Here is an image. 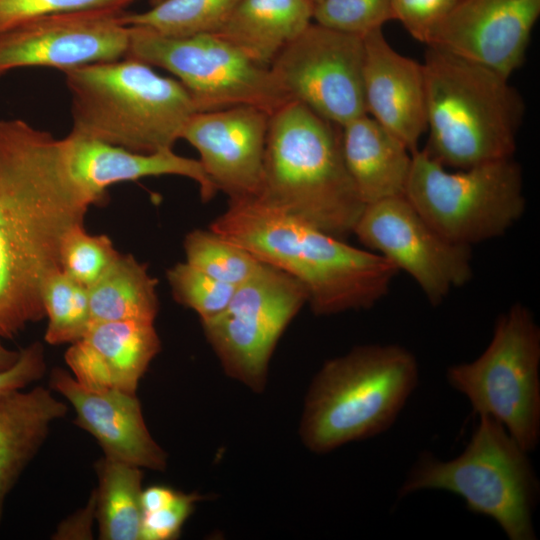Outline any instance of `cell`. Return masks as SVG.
Instances as JSON below:
<instances>
[{"label":"cell","instance_id":"obj_4","mask_svg":"<svg viewBox=\"0 0 540 540\" xmlns=\"http://www.w3.org/2000/svg\"><path fill=\"white\" fill-rule=\"evenodd\" d=\"M422 67L429 131L424 149L455 169L512 158L525 104L509 78L431 47Z\"/></svg>","mask_w":540,"mask_h":540},{"label":"cell","instance_id":"obj_30","mask_svg":"<svg viewBox=\"0 0 540 540\" xmlns=\"http://www.w3.org/2000/svg\"><path fill=\"white\" fill-rule=\"evenodd\" d=\"M167 280L174 299L195 311L200 321L221 313L236 288L210 277L187 262L177 263L168 269Z\"/></svg>","mask_w":540,"mask_h":540},{"label":"cell","instance_id":"obj_31","mask_svg":"<svg viewBox=\"0 0 540 540\" xmlns=\"http://www.w3.org/2000/svg\"><path fill=\"white\" fill-rule=\"evenodd\" d=\"M392 20L391 0H321L313 21L328 28L364 36Z\"/></svg>","mask_w":540,"mask_h":540},{"label":"cell","instance_id":"obj_25","mask_svg":"<svg viewBox=\"0 0 540 540\" xmlns=\"http://www.w3.org/2000/svg\"><path fill=\"white\" fill-rule=\"evenodd\" d=\"M142 468L104 456L96 463L95 519L101 540H140Z\"/></svg>","mask_w":540,"mask_h":540},{"label":"cell","instance_id":"obj_36","mask_svg":"<svg viewBox=\"0 0 540 540\" xmlns=\"http://www.w3.org/2000/svg\"><path fill=\"white\" fill-rule=\"evenodd\" d=\"M95 519V495L92 491L85 507L77 510L68 518L61 521L52 535L53 539L71 540L92 539V526Z\"/></svg>","mask_w":540,"mask_h":540},{"label":"cell","instance_id":"obj_38","mask_svg":"<svg viewBox=\"0 0 540 540\" xmlns=\"http://www.w3.org/2000/svg\"><path fill=\"white\" fill-rule=\"evenodd\" d=\"M20 351H14L6 348L0 337V371L9 369L12 367L18 360Z\"/></svg>","mask_w":540,"mask_h":540},{"label":"cell","instance_id":"obj_33","mask_svg":"<svg viewBox=\"0 0 540 540\" xmlns=\"http://www.w3.org/2000/svg\"><path fill=\"white\" fill-rule=\"evenodd\" d=\"M459 0H391L392 20L399 21L416 40L426 44L432 30Z\"/></svg>","mask_w":540,"mask_h":540},{"label":"cell","instance_id":"obj_15","mask_svg":"<svg viewBox=\"0 0 540 540\" xmlns=\"http://www.w3.org/2000/svg\"><path fill=\"white\" fill-rule=\"evenodd\" d=\"M540 0H459L426 45L509 78L525 59Z\"/></svg>","mask_w":540,"mask_h":540},{"label":"cell","instance_id":"obj_20","mask_svg":"<svg viewBox=\"0 0 540 540\" xmlns=\"http://www.w3.org/2000/svg\"><path fill=\"white\" fill-rule=\"evenodd\" d=\"M62 140L69 169L92 204L101 203L107 188L115 183L151 176L189 178L199 185L204 202L218 192L198 159L181 156L173 149L138 153L72 131Z\"/></svg>","mask_w":540,"mask_h":540},{"label":"cell","instance_id":"obj_6","mask_svg":"<svg viewBox=\"0 0 540 540\" xmlns=\"http://www.w3.org/2000/svg\"><path fill=\"white\" fill-rule=\"evenodd\" d=\"M412 352L365 344L327 360L305 397L299 434L307 449L327 453L388 430L417 386Z\"/></svg>","mask_w":540,"mask_h":540},{"label":"cell","instance_id":"obj_8","mask_svg":"<svg viewBox=\"0 0 540 540\" xmlns=\"http://www.w3.org/2000/svg\"><path fill=\"white\" fill-rule=\"evenodd\" d=\"M404 196L440 235L469 247L505 234L526 208L512 158L449 171L425 149L412 153Z\"/></svg>","mask_w":540,"mask_h":540},{"label":"cell","instance_id":"obj_32","mask_svg":"<svg viewBox=\"0 0 540 540\" xmlns=\"http://www.w3.org/2000/svg\"><path fill=\"white\" fill-rule=\"evenodd\" d=\"M136 0H0V33L41 16L79 9L125 10Z\"/></svg>","mask_w":540,"mask_h":540},{"label":"cell","instance_id":"obj_40","mask_svg":"<svg viewBox=\"0 0 540 540\" xmlns=\"http://www.w3.org/2000/svg\"><path fill=\"white\" fill-rule=\"evenodd\" d=\"M311 3L315 6L317 3H319L321 0H310Z\"/></svg>","mask_w":540,"mask_h":540},{"label":"cell","instance_id":"obj_35","mask_svg":"<svg viewBox=\"0 0 540 540\" xmlns=\"http://www.w3.org/2000/svg\"><path fill=\"white\" fill-rule=\"evenodd\" d=\"M46 371L43 344L33 342L20 350L16 363L9 369L0 371V395L24 389L38 381Z\"/></svg>","mask_w":540,"mask_h":540},{"label":"cell","instance_id":"obj_23","mask_svg":"<svg viewBox=\"0 0 540 540\" xmlns=\"http://www.w3.org/2000/svg\"><path fill=\"white\" fill-rule=\"evenodd\" d=\"M310 0H239L214 33L256 63L269 67L313 22Z\"/></svg>","mask_w":540,"mask_h":540},{"label":"cell","instance_id":"obj_29","mask_svg":"<svg viewBox=\"0 0 540 540\" xmlns=\"http://www.w3.org/2000/svg\"><path fill=\"white\" fill-rule=\"evenodd\" d=\"M119 254L108 236L90 235L84 224H78L62 238L59 266L63 273L88 288Z\"/></svg>","mask_w":540,"mask_h":540},{"label":"cell","instance_id":"obj_22","mask_svg":"<svg viewBox=\"0 0 540 540\" xmlns=\"http://www.w3.org/2000/svg\"><path fill=\"white\" fill-rule=\"evenodd\" d=\"M67 410L66 403L42 386L0 395V522L8 494L45 442L51 425Z\"/></svg>","mask_w":540,"mask_h":540},{"label":"cell","instance_id":"obj_27","mask_svg":"<svg viewBox=\"0 0 540 540\" xmlns=\"http://www.w3.org/2000/svg\"><path fill=\"white\" fill-rule=\"evenodd\" d=\"M42 303L48 318L44 339L48 344H72L91 324L88 289L61 270L54 272L42 291Z\"/></svg>","mask_w":540,"mask_h":540},{"label":"cell","instance_id":"obj_24","mask_svg":"<svg viewBox=\"0 0 540 540\" xmlns=\"http://www.w3.org/2000/svg\"><path fill=\"white\" fill-rule=\"evenodd\" d=\"M157 280L131 254H119L88 289L92 322H152L158 314Z\"/></svg>","mask_w":540,"mask_h":540},{"label":"cell","instance_id":"obj_17","mask_svg":"<svg viewBox=\"0 0 540 540\" xmlns=\"http://www.w3.org/2000/svg\"><path fill=\"white\" fill-rule=\"evenodd\" d=\"M49 384L69 402L75 424L95 438L104 456L140 468L166 469L167 453L149 432L136 393L87 388L58 367Z\"/></svg>","mask_w":540,"mask_h":540},{"label":"cell","instance_id":"obj_39","mask_svg":"<svg viewBox=\"0 0 540 540\" xmlns=\"http://www.w3.org/2000/svg\"><path fill=\"white\" fill-rule=\"evenodd\" d=\"M161 1H163V0H149V3H150L151 6H154V5L158 4V3H160Z\"/></svg>","mask_w":540,"mask_h":540},{"label":"cell","instance_id":"obj_37","mask_svg":"<svg viewBox=\"0 0 540 540\" xmlns=\"http://www.w3.org/2000/svg\"><path fill=\"white\" fill-rule=\"evenodd\" d=\"M179 491L166 486H150L142 490L141 507L143 513L152 512L167 506Z\"/></svg>","mask_w":540,"mask_h":540},{"label":"cell","instance_id":"obj_5","mask_svg":"<svg viewBox=\"0 0 540 540\" xmlns=\"http://www.w3.org/2000/svg\"><path fill=\"white\" fill-rule=\"evenodd\" d=\"M130 57L63 71L72 132L138 153L173 149L197 111L175 78Z\"/></svg>","mask_w":540,"mask_h":540},{"label":"cell","instance_id":"obj_13","mask_svg":"<svg viewBox=\"0 0 540 540\" xmlns=\"http://www.w3.org/2000/svg\"><path fill=\"white\" fill-rule=\"evenodd\" d=\"M353 234L408 274L433 306L472 279L471 247L440 235L404 195L365 205Z\"/></svg>","mask_w":540,"mask_h":540},{"label":"cell","instance_id":"obj_18","mask_svg":"<svg viewBox=\"0 0 540 540\" xmlns=\"http://www.w3.org/2000/svg\"><path fill=\"white\" fill-rule=\"evenodd\" d=\"M366 114L397 136L411 153L426 131L422 63L398 53L382 28L363 36Z\"/></svg>","mask_w":540,"mask_h":540},{"label":"cell","instance_id":"obj_19","mask_svg":"<svg viewBox=\"0 0 540 540\" xmlns=\"http://www.w3.org/2000/svg\"><path fill=\"white\" fill-rule=\"evenodd\" d=\"M160 348L152 322H92L85 334L70 344L65 362L73 377L87 388L136 393Z\"/></svg>","mask_w":540,"mask_h":540},{"label":"cell","instance_id":"obj_7","mask_svg":"<svg viewBox=\"0 0 540 540\" xmlns=\"http://www.w3.org/2000/svg\"><path fill=\"white\" fill-rule=\"evenodd\" d=\"M427 489L459 496L468 510L497 522L510 540L536 538L533 513L539 481L528 452L490 416H479L471 439L456 458L442 461L422 455L399 497Z\"/></svg>","mask_w":540,"mask_h":540},{"label":"cell","instance_id":"obj_11","mask_svg":"<svg viewBox=\"0 0 540 540\" xmlns=\"http://www.w3.org/2000/svg\"><path fill=\"white\" fill-rule=\"evenodd\" d=\"M307 301V291L297 279L262 262L236 286L221 313L201 321L225 373L262 392L274 349Z\"/></svg>","mask_w":540,"mask_h":540},{"label":"cell","instance_id":"obj_16","mask_svg":"<svg viewBox=\"0 0 540 540\" xmlns=\"http://www.w3.org/2000/svg\"><path fill=\"white\" fill-rule=\"evenodd\" d=\"M270 115L241 105L196 112L184 126L181 139L197 150L206 174L229 199L259 193Z\"/></svg>","mask_w":540,"mask_h":540},{"label":"cell","instance_id":"obj_2","mask_svg":"<svg viewBox=\"0 0 540 540\" xmlns=\"http://www.w3.org/2000/svg\"><path fill=\"white\" fill-rule=\"evenodd\" d=\"M209 229L297 279L319 316L370 309L387 295L398 274L381 255L354 247L257 197L229 199Z\"/></svg>","mask_w":540,"mask_h":540},{"label":"cell","instance_id":"obj_21","mask_svg":"<svg viewBox=\"0 0 540 540\" xmlns=\"http://www.w3.org/2000/svg\"><path fill=\"white\" fill-rule=\"evenodd\" d=\"M344 163L365 205L405 193L412 153L368 114L340 126Z\"/></svg>","mask_w":540,"mask_h":540},{"label":"cell","instance_id":"obj_14","mask_svg":"<svg viewBox=\"0 0 540 540\" xmlns=\"http://www.w3.org/2000/svg\"><path fill=\"white\" fill-rule=\"evenodd\" d=\"M125 10L94 8L41 16L0 33V76L17 68L74 67L128 54Z\"/></svg>","mask_w":540,"mask_h":540},{"label":"cell","instance_id":"obj_12","mask_svg":"<svg viewBox=\"0 0 540 540\" xmlns=\"http://www.w3.org/2000/svg\"><path fill=\"white\" fill-rule=\"evenodd\" d=\"M363 36L314 21L269 66L288 95L329 122L343 126L366 114Z\"/></svg>","mask_w":540,"mask_h":540},{"label":"cell","instance_id":"obj_9","mask_svg":"<svg viewBox=\"0 0 540 540\" xmlns=\"http://www.w3.org/2000/svg\"><path fill=\"white\" fill-rule=\"evenodd\" d=\"M540 328L522 303L496 319L490 343L475 360L447 368L449 385L475 413L500 422L528 453L540 439Z\"/></svg>","mask_w":540,"mask_h":540},{"label":"cell","instance_id":"obj_10","mask_svg":"<svg viewBox=\"0 0 540 540\" xmlns=\"http://www.w3.org/2000/svg\"><path fill=\"white\" fill-rule=\"evenodd\" d=\"M126 57L170 72L189 92L198 112L250 105L272 114L291 101L269 67L216 34L169 37L130 26Z\"/></svg>","mask_w":540,"mask_h":540},{"label":"cell","instance_id":"obj_34","mask_svg":"<svg viewBox=\"0 0 540 540\" xmlns=\"http://www.w3.org/2000/svg\"><path fill=\"white\" fill-rule=\"evenodd\" d=\"M200 499L201 496L196 493L178 492L167 506L143 513L140 540H171L178 537Z\"/></svg>","mask_w":540,"mask_h":540},{"label":"cell","instance_id":"obj_28","mask_svg":"<svg viewBox=\"0 0 540 540\" xmlns=\"http://www.w3.org/2000/svg\"><path fill=\"white\" fill-rule=\"evenodd\" d=\"M186 262L221 282L238 286L261 265L241 246L211 229H195L184 239Z\"/></svg>","mask_w":540,"mask_h":540},{"label":"cell","instance_id":"obj_26","mask_svg":"<svg viewBox=\"0 0 540 540\" xmlns=\"http://www.w3.org/2000/svg\"><path fill=\"white\" fill-rule=\"evenodd\" d=\"M239 0H163L149 9L125 13L128 26L142 27L169 37L214 34Z\"/></svg>","mask_w":540,"mask_h":540},{"label":"cell","instance_id":"obj_1","mask_svg":"<svg viewBox=\"0 0 540 540\" xmlns=\"http://www.w3.org/2000/svg\"><path fill=\"white\" fill-rule=\"evenodd\" d=\"M90 198L69 169L62 138L21 119L0 120V337L44 316L42 291L60 270L68 230Z\"/></svg>","mask_w":540,"mask_h":540},{"label":"cell","instance_id":"obj_3","mask_svg":"<svg viewBox=\"0 0 540 540\" xmlns=\"http://www.w3.org/2000/svg\"><path fill=\"white\" fill-rule=\"evenodd\" d=\"M255 197L335 237L353 234L365 204L344 163L340 126L294 100L275 110Z\"/></svg>","mask_w":540,"mask_h":540}]
</instances>
